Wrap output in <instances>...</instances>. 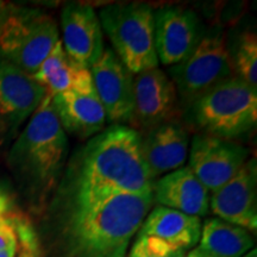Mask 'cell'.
<instances>
[{
    "instance_id": "1",
    "label": "cell",
    "mask_w": 257,
    "mask_h": 257,
    "mask_svg": "<svg viewBox=\"0 0 257 257\" xmlns=\"http://www.w3.org/2000/svg\"><path fill=\"white\" fill-rule=\"evenodd\" d=\"M153 204V193L57 192L60 257H126Z\"/></svg>"
},
{
    "instance_id": "2",
    "label": "cell",
    "mask_w": 257,
    "mask_h": 257,
    "mask_svg": "<svg viewBox=\"0 0 257 257\" xmlns=\"http://www.w3.org/2000/svg\"><path fill=\"white\" fill-rule=\"evenodd\" d=\"M141 137L126 125H111L93 136L70 161L59 192L153 193L156 179L143 159Z\"/></svg>"
},
{
    "instance_id": "3",
    "label": "cell",
    "mask_w": 257,
    "mask_h": 257,
    "mask_svg": "<svg viewBox=\"0 0 257 257\" xmlns=\"http://www.w3.org/2000/svg\"><path fill=\"white\" fill-rule=\"evenodd\" d=\"M68 150V137L46 94L9 153L18 187L32 200H46L62 179Z\"/></svg>"
},
{
    "instance_id": "4",
    "label": "cell",
    "mask_w": 257,
    "mask_h": 257,
    "mask_svg": "<svg viewBox=\"0 0 257 257\" xmlns=\"http://www.w3.org/2000/svg\"><path fill=\"white\" fill-rule=\"evenodd\" d=\"M199 134L232 140L251 133L257 123V88L233 76L186 108Z\"/></svg>"
},
{
    "instance_id": "5",
    "label": "cell",
    "mask_w": 257,
    "mask_h": 257,
    "mask_svg": "<svg viewBox=\"0 0 257 257\" xmlns=\"http://www.w3.org/2000/svg\"><path fill=\"white\" fill-rule=\"evenodd\" d=\"M113 53L134 75L159 68L154 10L147 3H117L98 16Z\"/></svg>"
},
{
    "instance_id": "6",
    "label": "cell",
    "mask_w": 257,
    "mask_h": 257,
    "mask_svg": "<svg viewBox=\"0 0 257 257\" xmlns=\"http://www.w3.org/2000/svg\"><path fill=\"white\" fill-rule=\"evenodd\" d=\"M57 42L59 28L51 16L14 8L0 29V57L34 76Z\"/></svg>"
},
{
    "instance_id": "7",
    "label": "cell",
    "mask_w": 257,
    "mask_h": 257,
    "mask_svg": "<svg viewBox=\"0 0 257 257\" xmlns=\"http://www.w3.org/2000/svg\"><path fill=\"white\" fill-rule=\"evenodd\" d=\"M229 51L224 32L212 29L184 62L170 67L168 76L185 110L202 95L236 76Z\"/></svg>"
},
{
    "instance_id": "8",
    "label": "cell",
    "mask_w": 257,
    "mask_h": 257,
    "mask_svg": "<svg viewBox=\"0 0 257 257\" xmlns=\"http://www.w3.org/2000/svg\"><path fill=\"white\" fill-rule=\"evenodd\" d=\"M189 148L187 167L210 193L226 184L249 156L238 143L201 134L192 138Z\"/></svg>"
},
{
    "instance_id": "9",
    "label": "cell",
    "mask_w": 257,
    "mask_h": 257,
    "mask_svg": "<svg viewBox=\"0 0 257 257\" xmlns=\"http://www.w3.org/2000/svg\"><path fill=\"white\" fill-rule=\"evenodd\" d=\"M93 87L106 114V123H131L135 111L134 74L107 48L89 68Z\"/></svg>"
},
{
    "instance_id": "10",
    "label": "cell",
    "mask_w": 257,
    "mask_h": 257,
    "mask_svg": "<svg viewBox=\"0 0 257 257\" xmlns=\"http://www.w3.org/2000/svg\"><path fill=\"white\" fill-rule=\"evenodd\" d=\"M155 49L163 66L184 62L199 46L205 35L200 18L182 6H166L154 12Z\"/></svg>"
},
{
    "instance_id": "11",
    "label": "cell",
    "mask_w": 257,
    "mask_h": 257,
    "mask_svg": "<svg viewBox=\"0 0 257 257\" xmlns=\"http://www.w3.org/2000/svg\"><path fill=\"white\" fill-rule=\"evenodd\" d=\"M210 210L219 219L256 232L257 166L250 159L226 184L210 194Z\"/></svg>"
},
{
    "instance_id": "12",
    "label": "cell",
    "mask_w": 257,
    "mask_h": 257,
    "mask_svg": "<svg viewBox=\"0 0 257 257\" xmlns=\"http://www.w3.org/2000/svg\"><path fill=\"white\" fill-rule=\"evenodd\" d=\"M135 111L131 123L143 130L174 120L178 94L174 83L162 69L144 70L134 75Z\"/></svg>"
},
{
    "instance_id": "13",
    "label": "cell",
    "mask_w": 257,
    "mask_h": 257,
    "mask_svg": "<svg viewBox=\"0 0 257 257\" xmlns=\"http://www.w3.org/2000/svg\"><path fill=\"white\" fill-rule=\"evenodd\" d=\"M63 49L70 59L89 69L102 55L104 40L98 15L91 5L69 3L61 14Z\"/></svg>"
},
{
    "instance_id": "14",
    "label": "cell",
    "mask_w": 257,
    "mask_h": 257,
    "mask_svg": "<svg viewBox=\"0 0 257 257\" xmlns=\"http://www.w3.org/2000/svg\"><path fill=\"white\" fill-rule=\"evenodd\" d=\"M46 91L36 80L0 57V124L14 131L30 118Z\"/></svg>"
},
{
    "instance_id": "15",
    "label": "cell",
    "mask_w": 257,
    "mask_h": 257,
    "mask_svg": "<svg viewBox=\"0 0 257 257\" xmlns=\"http://www.w3.org/2000/svg\"><path fill=\"white\" fill-rule=\"evenodd\" d=\"M50 98L66 134L86 140L104 130L106 114L94 87L69 89Z\"/></svg>"
},
{
    "instance_id": "16",
    "label": "cell",
    "mask_w": 257,
    "mask_h": 257,
    "mask_svg": "<svg viewBox=\"0 0 257 257\" xmlns=\"http://www.w3.org/2000/svg\"><path fill=\"white\" fill-rule=\"evenodd\" d=\"M143 159L154 178L182 168L188 157L189 135L179 121L170 120L141 137Z\"/></svg>"
},
{
    "instance_id": "17",
    "label": "cell",
    "mask_w": 257,
    "mask_h": 257,
    "mask_svg": "<svg viewBox=\"0 0 257 257\" xmlns=\"http://www.w3.org/2000/svg\"><path fill=\"white\" fill-rule=\"evenodd\" d=\"M154 201L189 216L204 217L210 212V191L188 167H182L156 180Z\"/></svg>"
},
{
    "instance_id": "18",
    "label": "cell",
    "mask_w": 257,
    "mask_h": 257,
    "mask_svg": "<svg viewBox=\"0 0 257 257\" xmlns=\"http://www.w3.org/2000/svg\"><path fill=\"white\" fill-rule=\"evenodd\" d=\"M201 219L172 208L157 206L148 213L138 234L155 236L165 242L188 250L200 239Z\"/></svg>"
},
{
    "instance_id": "19",
    "label": "cell",
    "mask_w": 257,
    "mask_h": 257,
    "mask_svg": "<svg viewBox=\"0 0 257 257\" xmlns=\"http://www.w3.org/2000/svg\"><path fill=\"white\" fill-rule=\"evenodd\" d=\"M32 78L40 83L49 96L69 89L93 87L89 69L70 59L64 51L61 41L57 42Z\"/></svg>"
},
{
    "instance_id": "20",
    "label": "cell",
    "mask_w": 257,
    "mask_h": 257,
    "mask_svg": "<svg viewBox=\"0 0 257 257\" xmlns=\"http://www.w3.org/2000/svg\"><path fill=\"white\" fill-rule=\"evenodd\" d=\"M199 243V248L214 257H243L253 246L251 232L219 218L202 223Z\"/></svg>"
},
{
    "instance_id": "21",
    "label": "cell",
    "mask_w": 257,
    "mask_h": 257,
    "mask_svg": "<svg viewBox=\"0 0 257 257\" xmlns=\"http://www.w3.org/2000/svg\"><path fill=\"white\" fill-rule=\"evenodd\" d=\"M230 57L234 75L251 87L257 88V36L255 32H243L237 40L234 53L230 54Z\"/></svg>"
},
{
    "instance_id": "22",
    "label": "cell",
    "mask_w": 257,
    "mask_h": 257,
    "mask_svg": "<svg viewBox=\"0 0 257 257\" xmlns=\"http://www.w3.org/2000/svg\"><path fill=\"white\" fill-rule=\"evenodd\" d=\"M186 250L165 242L155 236L137 234L127 257H185Z\"/></svg>"
},
{
    "instance_id": "23",
    "label": "cell",
    "mask_w": 257,
    "mask_h": 257,
    "mask_svg": "<svg viewBox=\"0 0 257 257\" xmlns=\"http://www.w3.org/2000/svg\"><path fill=\"white\" fill-rule=\"evenodd\" d=\"M18 214L14 211L0 217V251L8 249H19V239L16 227Z\"/></svg>"
},
{
    "instance_id": "24",
    "label": "cell",
    "mask_w": 257,
    "mask_h": 257,
    "mask_svg": "<svg viewBox=\"0 0 257 257\" xmlns=\"http://www.w3.org/2000/svg\"><path fill=\"white\" fill-rule=\"evenodd\" d=\"M10 212H12L11 200H10V197L6 194L2 186H0V217L6 216Z\"/></svg>"
},
{
    "instance_id": "25",
    "label": "cell",
    "mask_w": 257,
    "mask_h": 257,
    "mask_svg": "<svg viewBox=\"0 0 257 257\" xmlns=\"http://www.w3.org/2000/svg\"><path fill=\"white\" fill-rule=\"evenodd\" d=\"M15 6L9 4V3L0 2V29H2L3 24L6 21V18L9 17V15L11 14V11L14 10Z\"/></svg>"
},
{
    "instance_id": "26",
    "label": "cell",
    "mask_w": 257,
    "mask_h": 257,
    "mask_svg": "<svg viewBox=\"0 0 257 257\" xmlns=\"http://www.w3.org/2000/svg\"><path fill=\"white\" fill-rule=\"evenodd\" d=\"M185 257H214V256L210 255V253H208V252L204 251V250L199 248V246H197V248L192 249L191 251H189Z\"/></svg>"
},
{
    "instance_id": "27",
    "label": "cell",
    "mask_w": 257,
    "mask_h": 257,
    "mask_svg": "<svg viewBox=\"0 0 257 257\" xmlns=\"http://www.w3.org/2000/svg\"><path fill=\"white\" fill-rule=\"evenodd\" d=\"M18 252V249H8L0 251V257H16Z\"/></svg>"
},
{
    "instance_id": "28",
    "label": "cell",
    "mask_w": 257,
    "mask_h": 257,
    "mask_svg": "<svg viewBox=\"0 0 257 257\" xmlns=\"http://www.w3.org/2000/svg\"><path fill=\"white\" fill-rule=\"evenodd\" d=\"M243 257H257V251L255 248H252V250H250L249 252H246L245 255H244Z\"/></svg>"
},
{
    "instance_id": "29",
    "label": "cell",
    "mask_w": 257,
    "mask_h": 257,
    "mask_svg": "<svg viewBox=\"0 0 257 257\" xmlns=\"http://www.w3.org/2000/svg\"><path fill=\"white\" fill-rule=\"evenodd\" d=\"M19 257H37L36 255H31V253H28V252H22L21 256Z\"/></svg>"
}]
</instances>
